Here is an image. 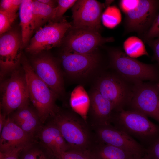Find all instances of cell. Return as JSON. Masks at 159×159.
Instances as JSON below:
<instances>
[{
    "instance_id": "d6986e66",
    "label": "cell",
    "mask_w": 159,
    "mask_h": 159,
    "mask_svg": "<svg viewBox=\"0 0 159 159\" xmlns=\"http://www.w3.org/2000/svg\"><path fill=\"white\" fill-rule=\"evenodd\" d=\"M9 116L26 133L36 139L44 125L35 109L29 104L18 109Z\"/></svg>"
},
{
    "instance_id": "6da1fadb",
    "label": "cell",
    "mask_w": 159,
    "mask_h": 159,
    "mask_svg": "<svg viewBox=\"0 0 159 159\" xmlns=\"http://www.w3.org/2000/svg\"><path fill=\"white\" fill-rule=\"evenodd\" d=\"M49 121L58 128L67 143L69 150H91L96 140L86 120L75 112L60 109Z\"/></svg>"
},
{
    "instance_id": "83f0119b",
    "label": "cell",
    "mask_w": 159,
    "mask_h": 159,
    "mask_svg": "<svg viewBox=\"0 0 159 159\" xmlns=\"http://www.w3.org/2000/svg\"><path fill=\"white\" fill-rule=\"evenodd\" d=\"M17 15L16 13L0 10V35L10 30Z\"/></svg>"
},
{
    "instance_id": "7c38bea8",
    "label": "cell",
    "mask_w": 159,
    "mask_h": 159,
    "mask_svg": "<svg viewBox=\"0 0 159 159\" xmlns=\"http://www.w3.org/2000/svg\"><path fill=\"white\" fill-rule=\"evenodd\" d=\"M104 5L95 0H77L72 9L73 28L98 31Z\"/></svg>"
},
{
    "instance_id": "52a82bcc",
    "label": "cell",
    "mask_w": 159,
    "mask_h": 159,
    "mask_svg": "<svg viewBox=\"0 0 159 159\" xmlns=\"http://www.w3.org/2000/svg\"><path fill=\"white\" fill-rule=\"evenodd\" d=\"M128 82L118 74H105L98 79L95 88L112 102L114 109L121 110L132 97L133 87Z\"/></svg>"
},
{
    "instance_id": "4316f807",
    "label": "cell",
    "mask_w": 159,
    "mask_h": 159,
    "mask_svg": "<svg viewBox=\"0 0 159 159\" xmlns=\"http://www.w3.org/2000/svg\"><path fill=\"white\" fill-rule=\"evenodd\" d=\"M57 159H97L91 150H69L62 153Z\"/></svg>"
},
{
    "instance_id": "d6a6232c",
    "label": "cell",
    "mask_w": 159,
    "mask_h": 159,
    "mask_svg": "<svg viewBox=\"0 0 159 159\" xmlns=\"http://www.w3.org/2000/svg\"><path fill=\"white\" fill-rule=\"evenodd\" d=\"M145 154L150 159H159V140L147 151Z\"/></svg>"
},
{
    "instance_id": "e575fe53",
    "label": "cell",
    "mask_w": 159,
    "mask_h": 159,
    "mask_svg": "<svg viewBox=\"0 0 159 159\" xmlns=\"http://www.w3.org/2000/svg\"><path fill=\"white\" fill-rule=\"evenodd\" d=\"M7 116L2 113L0 114V133L6 121Z\"/></svg>"
},
{
    "instance_id": "5b68a950",
    "label": "cell",
    "mask_w": 159,
    "mask_h": 159,
    "mask_svg": "<svg viewBox=\"0 0 159 159\" xmlns=\"http://www.w3.org/2000/svg\"><path fill=\"white\" fill-rule=\"evenodd\" d=\"M159 8L158 0H135L132 6L124 12L125 32H135L143 37L153 24Z\"/></svg>"
},
{
    "instance_id": "cb8c5ba5",
    "label": "cell",
    "mask_w": 159,
    "mask_h": 159,
    "mask_svg": "<svg viewBox=\"0 0 159 159\" xmlns=\"http://www.w3.org/2000/svg\"><path fill=\"white\" fill-rule=\"evenodd\" d=\"M20 159H56L37 141L24 148L21 152Z\"/></svg>"
},
{
    "instance_id": "ffe728a7",
    "label": "cell",
    "mask_w": 159,
    "mask_h": 159,
    "mask_svg": "<svg viewBox=\"0 0 159 159\" xmlns=\"http://www.w3.org/2000/svg\"><path fill=\"white\" fill-rule=\"evenodd\" d=\"M32 0H23L19 9L23 47H26L35 30L32 4Z\"/></svg>"
},
{
    "instance_id": "d590c367",
    "label": "cell",
    "mask_w": 159,
    "mask_h": 159,
    "mask_svg": "<svg viewBox=\"0 0 159 159\" xmlns=\"http://www.w3.org/2000/svg\"><path fill=\"white\" fill-rule=\"evenodd\" d=\"M45 4L55 7L56 1L52 0H37Z\"/></svg>"
},
{
    "instance_id": "836d02e7",
    "label": "cell",
    "mask_w": 159,
    "mask_h": 159,
    "mask_svg": "<svg viewBox=\"0 0 159 159\" xmlns=\"http://www.w3.org/2000/svg\"><path fill=\"white\" fill-rule=\"evenodd\" d=\"M152 47L155 58L159 64V37L148 42Z\"/></svg>"
},
{
    "instance_id": "8992f818",
    "label": "cell",
    "mask_w": 159,
    "mask_h": 159,
    "mask_svg": "<svg viewBox=\"0 0 159 159\" xmlns=\"http://www.w3.org/2000/svg\"><path fill=\"white\" fill-rule=\"evenodd\" d=\"M71 23L65 18L57 21H50L40 28L31 39L26 51L33 55L59 46L64 34L71 27Z\"/></svg>"
},
{
    "instance_id": "484cf974",
    "label": "cell",
    "mask_w": 159,
    "mask_h": 159,
    "mask_svg": "<svg viewBox=\"0 0 159 159\" xmlns=\"http://www.w3.org/2000/svg\"><path fill=\"white\" fill-rule=\"evenodd\" d=\"M101 19L105 26L110 28H113L121 21L120 11L115 6H108L102 14Z\"/></svg>"
},
{
    "instance_id": "74e56055",
    "label": "cell",
    "mask_w": 159,
    "mask_h": 159,
    "mask_svg": "<svg viewBox=\"0 0 159 159\" xmlns=\"http://www.w3.org/2000/svg\"><path fill=\"white\" fill-rule=\"evenodd\" d=\"M144 157L145 158V159H150L146 154H145V155Z\"/></svg>"
},
{
    "instance_id": "ab89813d",
    "label": "cell",
    "mask_w": 159,
    "mask_h": 159,
    "mask_svg": "<svg viewBox=\"0 0 159 159\" xmlns=\"http://www.w3.org/2000/svg\"><path fill=\"white\" fill-rule=\"evenodd\" d=\"M158 105H159V102H158Z\"/></svg>"
},
{
    "instance_id": "8d00e7d4",
    "label": "cell",
    "mask_w": 159,
    "mask_h": 159,
    "mask_svg": "<svg viewBox=\"0 0 159 159\" xmlns=\"http://www.w3.org/2000/svg\"><path fill=\"white\" fill-rule=\"evenodd\" d=\"M131 159H145V158L144 156L143 157L141 156L134 155Z\"/></svg>"
},
{
    "instance_id": "f1b7e54d",
    "label": "cell",
    "mask_w": 159,
    "mask_h": 159,
    "mask_svg": "<svg viewBox=\"0 0 159 159\" xmlns=\"http://www.w3.org/2000/svg\"><path fill=\"white\" fill-rule=\"evenodd\" d=\"M77 0H59L54 8L53 21H59L62 19V16L67 9L72 7Z\"/></svg>"
},
{
    "instance_id": "ba28073f",
    "label": "cell",
    "mask_w": 159,
    "mask_h": 159,
    "mask_svg": "<svg viewBox=\"0 0 159 159\" xmlns=\"http://www.w3.org/2000/svg\"><path fill=\"white\" fill-rule=\"evenodd\" d=\"M73 28L65 39L64 52L90 54L93 52L98 47L114 40L112 37L102 36L95 30Z\"/></svg>"
},
{
    "instance_id": "1f68e13d",
    "label": "cell",
    "mask_w": 159,
    "mask_h": 159,
    "mask_svg": "<svg viewBox=\"0 0 159 159\" xmlns=\"http://www.w3.org/2000/svg\"><path fill=\"white\" fill-rule=\"evenodd\" d=\"M28 146H20L4 152H0V159H20V153Z\"/></svg>"
},
{
    "instance_id": "f35d334b",
    "label": "cell",
    "mask_w": 159,
    "mask_h": 159,
    "mask_svg": "<svg viewBox=\"0 0 159 159\" xmlns=\"http://www.w3.org/2000/svg\"><path fill=\"white\" fill-rule=\"evenodd\" d=\"M158 90H159V84L158 85Z\"/></svg>"
},
{
    "instance_id": "5bb4252c",
    "label": "cell",
    "mask_w": 159,
    "mask_h": 159,
    "mask_svg": "<svg viewBox=\"0 0 159 159\" xmlns=\"http://www.w3.org/2000/svg\"><path fill=\"white\" fill-rule=\"evenodd\" d=\"M61 61L64 69L68 74L80 78L87 76L93 71L98 65L99 58L94 52L83 54L64 52Z\"/></svg>"
},
{
    "instance_id": "d4e9b609",
    "label": "cell",
    "mask_w": 159,
    "mask_h": 159,
    "mask_svg": "<svg viewBox=\"0 0 159 159\" xmlns=\"http://www.w3.org/2000/svg\"><path fill=\"white\" fill-rule=\"evenodd\" d=\"M123 47L125 53L132 58L143 55L148 56L143 42L135 36H131L124 42Z\"/></svg>"
},
{
    "instance_id": "7a4b0ae2",
    "label": "cell",
    "mask_w": 159,
    "mask_h": 159,
    "mask_svg": "<svg viewBox=\"0 0 159 159\" xmlns=\"http://www.w3.org/2000/svg\"><path fill=\"white\" fill-rule=\"evenodd\" d=\"M21 62L25 75L29 100L44 124L59 110L56 103L58 97L36 74L24 56H22Z\"/></svg>"
},
{
    "instance_id": "f546056e",
    "label": "cell",
    "mask_w": 159,
    "mask_h": 159,
    "mask_svg": "<svg viewBox=\"0 0 159 159\" xmlns=\"http://www.w3.org/2000/svg\"><path fill=\"white\" fill-rule=\"evenodd\" d=\"M143 37L145 42H147L159 37V13L150 28Z\"/></svg>"
},
{
    "instance_id": "30bf717a",
    "label": "cell",
    "mask_w": 159,
    "mask_h": 159,
    "mask_svg": "<svg viewBox=\"0 0 159 159\" xmlns=\"http://www.w3.org/2000/svg\"><path fill=\"white\" fill-rule=\"evenodd\" d=\"M159 101L158 86L143 82L134 84L130 102L134 110L150 116L159 122Z\"/></svg>"
},
{
    "instance_id": "9c48e42d",
    "label": "cell",
    "mask_w": 159,
    "mask_h": 159,
    "mask_svg": "<svg viewBox=\"0 0 159 159\" xmlns=\"http://www.w3.org/2000/svg\"><path fill=\"white\" fill-rule=\"evenodd\" d=\"M22 37L15 30L1 34L0 38L1 80L18 67L22 56Z\"/></svg>"
},
{
    "instance_id": "9a60e30c",
    "label": "cell",
    "mask_w": 159,
    "mask_h": 159,
    "mask_svg": "<svg viewBox=\"0 0 159 159\" xmlns=\"http://www.w3.org/2000/svg\"><path fill=\"white\" fill-rule=\"evenodd\" d=\"M90 98V115L86 119L88 124L92 128L110 124L112 112L114 109L112 102L95 88L91 91Z\"/></svg>"
},
{
    "instance_id": "3957f363",
    "label": "cell",
    "mask_w": 159,
    "mask_h": 159,
    "mask_svg": "<svg viewBox=\"0 0 159 159\" xmlns=\"http://www.w3.org/2000/svg\"><path fill=\"white\" fill-rule=\"evenodd\" d=\"M1 80L0 108L9 116L18 109L29 104V97L24 71L18 67Z\"/></svg>"
},
{
    "instance_id": "4fadbf2b",
    "label": "cell",
    "mask_w": 159,
    "mask_h": 159,
    "mask_svg": "<svg viewBox=\"0 0 159 159\" xmlns=\"http://www.w3.org/2000/svg\"><path fill=\"white\" fill-rule=\"evenodd\" d=\"M92 129L97 142L120 148L133 155H143V150L133 139L110 124L95 127Z\"/></svg>"
},
{
    "instance_id": "44dd1931",
    "label": "cell",
    "mask_w": 159,
    "mask_h": 159,
    "mask_svg": "<svg viewBox=\"0 0 159 159\" xmlns=\"http://www.w3.org/2000/svg\"><path fill=\"white\" fill-rule=\"evenodd\" d=\"M91 150L97 159H131L134 156L120 148L97 141Z\"/></svg>"
},
{
    "instance_id": "603a6c76",
    "label": "cell",
    "mask_w": 159,
    "mask_h": 159,
    "mask_svg": "<svg viewBox=\"0 0 159 159\" xmlns=\"http://www.w3.org/2000/svg\"><path fill=\"white\" fill-rule=\"evenodd\" d=\"M55 7L32 0V9L35 30L47 21H53Z\"/></svg>"
},
{
    "instance_id": "277c9868",
    "label": "cell",
    "mask_w": 159,
    "mask_h": 159,
    "mask_svg": "<svg viewBox=\"0 0 159 159\" xmlns=\"http://www.w3.org/2000/svg\"><path fill=\"white\" fill-rule=\"evenodd\" d=\"M109 54L112 67L127 81L135 84L144 80H159V73L154 65L131 57L119 49L111 50Z\"/></svg>"
},
{
    "instance_id": "2e32d148",
    "label": "cell",
    "mask_w": 159,
    "mask_h": 159,
    "mask_svg": "<svg viewBox=\"0 0 159 159\" xmlns=\"http://www.w3.org/2000/svg\"><path fill=\"white\" fill-rule=\"evenodd\" d=\"M37 140L56 159L69 147L57 127L51 121L44 125L36 138Z\"/></svg>"
},
{
    "instance_id": "e0dca14e",
    "label": "cell",
    "mask_w": 159,
    "mask_h": 159,
    "mask_svg": "<svg viewBox=\"0 0 159 159\" xmlns=\"http://www.w3.org/2000/svg\"><path fill=\"white\" fill-rule=\"evenodd\" d=\"M119 116L120 123L128 130L143 136H151L158 131V127L150 121L147 116L136 110H121Z\"/></svg>"
},
{
    "instance_id": "7402d4cb",
    "label": "cell",
    "mask_w": 159,
    "mask_h": 159,
    "mask_svg": "<svg viewBox=\"0 0 159 159\" xmlns=\"http://www.w3.org/2000/svg\"><path fill=\"white\" fill-rule=\"evenodd\" d=\"M70 104L74 111L86 120L90 105V98L82 86H78L73 91Z\"/></svg>"
},
{
    "instance_id": "ac0fdd59",
    "label": "cell",
    "mask_w": 159,
    "mask_h": 159,
    "mask_svg": "<svg viewBox=\"0 0 159 159\" xmlns=\"http://www.w3.org/2000/svg\"><path fill=\"white\" fill-rule=\"evenodd\" d=\"M0 133V152L27 146L36 140L13 122L9 116Z\"/></svg>"
},
{
    "instance_id": "8fae6325",
    "label": "cell",
    "mask_w": 159,
    "mask_h": 159,
    "mask_svg": "<svg viewBox=\"0 0 159 159\" xmlns=\"http://www.w3.org/2000/svg\"><path fill=\"white\" fill-rule=\"evenodd\" d=\"M31 65L37 76L53 91L58 98L64 95V89L62 75L52 57L47 55L34 57L32 60Z\"/></svg>"
},
{
    "instance_id": "4dcf8cb0",
    "label": "cell",
    "mask_w": 159,
    "mask_h": 159,
    "mask_svg": "<svg viewBox=\"0 0 159 159\" xmlns=\"http://www.w3.org/2000/svg\"><path fill=\"white\" fill-rule=\"evenodd\" d=\"M22 0H2L0 3V10L10 12L16 13Z\"/></svg>"
}]
</instances>
